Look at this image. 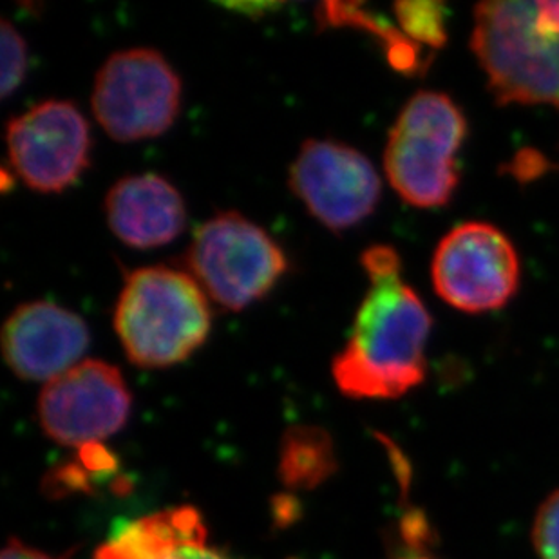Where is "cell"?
I'll list each match as a JSON object with an SVG mask.
<instances>
[{"mask_svg":"<svg viewBox=\"0 0 559 559\" xmlns=\"http://www.w3.org/2000/svg\"><path fill=\"white\" fill-rule=\"evenodd\" d=\"M283 453V471L288 484L307 486L317 484L332 469L330 438L313 428H297L288 433Z\"/></svg>","mask_w":559,"mask_h":559,"instance_id":"cell-15","label":"cell"},{"mask_svg":"<svg viewBox=\"0 0 559 559\" xmlns=\"http://www.w3.org/2000/svg\"><path fill=\"white\" fill-rule=\"evenodd\" d=\"M8 158L32 190L59 194L90 167V123L66 100L40 102L5 126Z\"/></svg>","mask_w":559,"mask_h":559,"instance_id":"cell-8","label":"cell"},{"mask_svg":"<svg viewBox=\"0 0 559 559\" xmlns=\"http://www.w3.org/2000/svg\"><path fill=\"white\" fill-rule=\"evenodd\" d=\"M91 107L117 142L162 136L180 115L181 80L158 51L123 49L96 73Z\"/></svg>","mask_w":559,"mask_h":559,"instance_id":"cell-6","label":"cell"},{"mask_svg":"<svg viewBox=\"0 0 559 559\" xmlns=\"http://www.w3.org/2000/svg\"><path fill=\"white\" fill-rule=\"evenodd\" d=\"M183 264L206 296L230 311L269 296L288 270L277 241L238 212H222L203 223Z\"/></svg>","mask_w":559,"mask_h":559,"instance_id":"cell-5","label":"cell"},{"mask_svg":"<svg viewBox=\"0 0 559 559\" xmlns=\"http://www.w3.org/2000/svg\"><path fill=\"white\" fill-rule=\"evenodd\" d=\"M0 53H2V96L13 95L27 73V44L10 22H0Z\"/></svg>","mask_w":559,"mask_h":559,"instance_id":"cell-17","label":"cell"},{"mask_svg":"<svg viewBox=\"0 0 559 559\" xmlns=\"http://www.w3.org/2000/svg\"><path fill=\"white\" fill-rule=\"evenodd\" d=\"M433 285L438 296L459 310H498L516 294L520 259L500 228L465 223L438 245Z\"/></svg>","mask_w":559,"mask_h":559,"instance_id":"cell-7","label":"cell"},{"mask_svg":"<svg viewBox=\"0 0 559 559\" xmlns=\"http://www.w3.org/2000/svg\"><path fill=\"white\" fill-rule=\"evenodd\" d=\"M90 338L79 313L55 302H26L4 322L2 355L16 377L49 382L80 365Z\"/></svg>","mask_w":559,"mask_h":559,"instance_id":"cell-11","label":"cell"},{"mask_svg":"<svg viewBox=\"0 0 559 559\" xmlns=\"http://www.w3.org/2000/svg\"><path fill=\"white\" fill-rule=\"evenodd\" d=\"M380 178L357 148L335 140L302 143L290 167V189L311 216L332 233L354 228L380 200Z\"/></svg>","mask_w":559,"mask_h":559,"instance_id":"cell-10","label":"cell"},{"mask_svg":"<svg viewBox=\"0 0 559 559\" xmlns=\"http://www.w3.org/2000/svg\"><path fill=\"white\" fill-rule=\"evenodd\" d=\"M317 22L322 29L326 27H357L379 38L384 46L391 68L399 73H420L426 68L423 49L401 32V27L391 26L382 16L373 15L360 2H324L317 5Z\"/></svg>","mask_w":559,"mask_h":559,"instance_id":"cell-14","label":"cell"},{"mask_svg":"<svg viewBox=\"0 0 559 559\" xmlns=\"http://www.w3.org/2000/svg\"><path fill=\"white\" fill-rule=\"evenodd\" d=\"M471 46L500 104L559 107V29L539 2L478 5Z\"/></svg>","mask_w":559,"mask_h":559,"instance_id":"cell-3","label":"cell"},{"mask_svg":"<svg viewBox=\"0 0 559 559\" xmlns=\"http://www.w3.org/2000/svg\"><path fill=\"white\" fill-rule=\"evenodd\" d=\"M95 559H228L206 545L200 512L178 507L118 528Z\"/></svg>","mask_w":559,"mask_h":559,"instance_id":"cell-13","label":"cell"},{"mask_svg":"<svg viewBox=\"0 0 559 559\" xmlns=\"http://www.w3.org/2000/svg\"><path fill=\"white\" fill-rule=\"evenodd\" d=\"M464 112L448 95L423 91L409 98L391 127L384 169L402 200L420 209L443 206L459 187Z\"/></svg>","mask_w":559,"mask_h":559,"instance_id":"cell-4","label":"cell"},{"mask_svg":"<svg viewBox=\"0 0 559 559\" xmlns=\"http://www.w3.org/2000/svg\"><path fill=\"white\" fill-rule=\"evenodd\" d=\"M2 559H55L51 556L44 555L40 550L33 549V547H27V545L22 544L19 539L11 538L8 542V545L4 547V552H2Z\"/></svg>","mask_w":559,"mask_h":559,"instance_id":"cell-19","label":"cell"},{"mask_svg":"<svg viewBox=\"0 0 559 559\" xmlns=\"http://www.w3.org/2000/svg\"><path fill=\"white\" fill-rule=\"evenodd\" d=\"M104 211L112 234L132 249L165 247L186 230V201L173 183L151 173L117 181Z\"/></svg>","mask_w":559,"mask_h":559,"instance_id":"cell-12","label":"cell"},{"mask_svg":"<svg viewBox=\"0 0 559 559\" xmlns=\"http://www.w3.org/2000/svg\"><path fill=\"white\" fill-rule=\"evenodd\" d=\"M531 539L539 559H559V489L539 503Z\"/></svg>","mask_w":559,"mask_h":559,"instance_id":"cell-18","label":"cell"},{"mask_svg":"<svg viewBox=\"0 0 559 559\" xmlns=\"http://www.w3.org/2000/svg\"><path fill=\"white\" fill-rule=\"evenodd\" d=\"M131 402L117 366L84 360L44 385L38 418L55 442L91 448L126 426Z\"/></svg>","mask_w":559,"mask_h":559,"instance_id":"cell-9","label":"cell"},{"mask_svg":"<svg viewBox=\"0 0 559 559\" xmlns=\"http://www.w3.org/2000/svg\"><path fill=\"white\" fill-rule=\"evenodd\" d=\"M396 21L401 32L417 46L442 48L448 43V10L431 0L396 2Z\"/></svg>","mask_w":559,"mask_h":559,"instance_id":"cell-16","label":"cell"},{"mask_svg":"<svg viewBox=\"0 0 559 559\" xmlns=\"http://www.w3.org/2000/svg\"><path fill=\"white\" fill-rule=\"evenodd\" d=\"M362 266L370 290L357 310L348 343L333 359V379L352 399L390 401L426 380L431 317L402 281L401 258L391 247L366 250Z\"/></svg>","mask_w":559,"mask_h":559,"instance_id":"cell-1","label":"cell"},{"mask_svg":"<svg viewBox=\"0 0 559 559\" xmlns=\"http://www.w3.org/2000/svg\"><path fill=\"white\" fill-rule=\"evenodd\" d=\"M211 326L209 299L189 272L147 266L127 275L115 330L132 365L148 370L180 365L205 344Z\"/></svg>","mask_w":559,"mask_h":559,"instance_id":"cell-2","label":"cell"},{"mask_svg":"<svg viewBox=\"0 0 559 559\" xmlns=\"http://www.w3.org/2000/svg\"><path fill=\"white\" fill-rule=\"evenodd\" d=\"M402 559H433V558H426V556H417V558H402Z\"/></svg>","mask_w":559,"mask_h":559,"instance_id":"cell-20","label":"cell"}]
</instances>
